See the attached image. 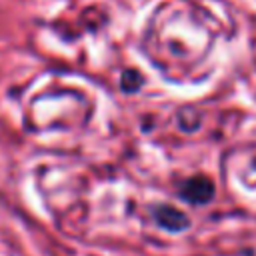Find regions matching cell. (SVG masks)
<instances>
[{"mask_svg": "<svg viewBox=\"0 0 256 256\" xmlns=\"http://www.w3.org/2000/svg\"><path fill=\"white\" fill-rule=\"evenodd\" d=\"M180 196L192 204H206L214 198V184L206 176L188 178L180 188Z\"/></svg>", "mask_w": 256, "mask_h": 256, "instance_id": "obj_1", "label": "cell"}, {"mask_svg": "<svg viewBox=\"0 0 256 256\" xmlns=\"http://www.w3.org/2000/svg\"><path fill=\"white\" fill-rule=\"evenodd\" d=\"M154 218H156V222H158L162 228H166V230H170V232H180V230H184V228L188 226V218H186L180 210H176V208H172V206L154 208Z\"/></svg>", "mask_w": 256, "mask_h": 256, "instance_id": "obj_2", "label": "cell"}, {"mask_svg": "<svg viewBox=\"0 0 256 256\" xmlns=\"http://www.w3.org/2000/svg\"><path fill=\"white\" fill-rule=\"evenodd\" d=\"M140 84H142V78H140V74H136L134 70H130V72H124V76H122V88H124V90H130V92H134V90H138V88H140Z\"/></svg>", "mask_w": 256, "mask_h": 256, "instance_id": "obj_3", "label": "cell"}]
</instances>
